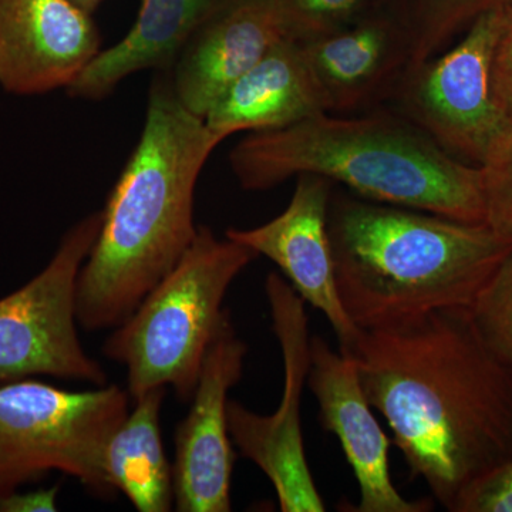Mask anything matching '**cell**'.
<instances>
[{
  "label": "cell",
  "mask_w": 512,
  "mask_h": 512,
  "mask_svg": "<svg viewBox=\"0 0 512 512\" xmlns=\"http://www.w3.org/2000/svg\"><path fill=\"white\" fill-rule=\"evenodd\" d=\"M100 225L101 211L76 222L49 264L0 299V384L33 376L107 384L103 367L80 342L76 315L77 279Z\"/></svg>",
  "instance_id": "8"
},
{
  "label": "cell",
  "mask_w": 512,
  "mask_h": 512,
  "mask_svg": "<svg viewBox=\"0 0 512 512\" xmlns=\"http://www.w3.org/2000/svg\"><path fill=\"white\" fill-rule=\"evenodd\" d=\"M165 393L167 387H157L134 400L136 407L106 448L107 480L138 512H168L174 507V471L165 456L160 426Z\"/></svg>",
  "instance_id": "18"
},
{
  "label": "cell",
  "mask_w": 512,
  "mask_h": 512,
  "mask_svg": "<svg viewBox=\"0 0 512 512\" xmlns=\"http://www.w3.org/2000/svg\"><path fill=\"white\" fill-rule=\"evenodd\" d=\"M59 485L19 493L18 490L0 497V512H53L57 511Z\"/></svg>",
  "instance_id": "25"
},
{
  "label": "cell",
  "mask_w": 512,
  "mask_h": 512,
  "mask_svg": "<svg viewBox=\"0 0 512 512\" xmlns=\"http://www.w3.org/2000/svg\"><path fill=\"white\" fill-rule=\"evenodd\" d=\"M248 346L225 309L191 397L175 431L174 507L180 512L231 511L234 451L228 429V393L244 373Z\"/></svg>",
  "instance_id": "10"
},
{
  "label": "cell",
  "mask_w": 512,
  "mask_h": 512,
  "mask_svg": "<svg viewBox=\"0 0 512 512\" xmlns=\"http://www.w3.org/2000/svg\"><path fill=\"white\" fill-rule=\"evenodd\" d=\"M328 232L343 309L359 329L470 309L512 251L471 224L332 191Z\"/></svg>",
  "instance_id": "3"
},
{
  "label": "cell",
  "mask_w": 512,
  "mask_h": 512,
  "mask_svg": "<svg viewBox=\"0 0 512 512\" xmlns=\"http://www.w3.org/2000/svg\"><path fill=\"white\" fill-rule=\"evenodd\" d=\"M291 201L282 214L256 228H229L225 237L274 262L295 292L328 319L348 353L360 330L343 309L336 286L328 232L333 183L319 175H299Z\"/></svg>",
  "instance_id": "11"
},
{
  "label": "cell",
  "mask_w": 512,
  "mask_h": 512,
  "mask_svg": "<svg viewBox=\"0 0 512 512\" xmlns=\"http://www.w3.org/2000/svg\"><path fill=\"white\" fill-rule=\"evenodd\" d=\"M130 399L109 383L84 392L30 379L0 384V497L50 471L101 497L113 494L104 457Z\"/></svg>",
  "instance_id": "6"
},
{
  "label": "cell",
  "mask_w": 512,
  "mask_h": 512,
  "mask_svg": "<svg viewBox=\"0 0 512 512\" xmlns=\"http://www.w3.org/2000/svg\"><path fill=\"white\" fill-rule=\"evenodd\" d=\"M510 3L512 0H373L376 12L393 20L406 35L413 64L444 52L478 18Z\"/></svg>",
  "instance_id": "19"
},
{
  "label": "cell",
  "mask_w": 512,
  "mask_h": 512,
  "mask_svg": "<svg viewBox=\"0 0 512 512\" xmlns=\"http://www.w3.org/2000/svg\"><path fill=\"white\" fill-rule=\"evenodd\" d=\"M284 39L276 0H232L175 57L167 72L175 97L204 120L221 97Z\"/></svg>",
  "instance_id": "14"
},
{
  "label": "cell",
  "mask_w": 512,
  "mask_h": 512,
  "mask_svg": "<svg viewBox=\"0 0 512 512\" xmlns=\"http://www.w3.org/2000/svg\"><path fill=\"white\" fill-rule=\"evenodd\" d=\"M301 46L326 111L339 116L386 107L413 64L402 29L376 10L352 28Z\"/></svg>",
  "instance_id": "15"
},
{
  "label": "cell",
  "mask_w": 512,
  "mask_h": 512,
  "mask_svg": "<svg viewBox=\"0 0 512 512\" xmlns=\"http://www.w3.org/2000/svg\"><path fill=\"white\" fill-rule=\"evenodd\" d=\"M221 141L181 106L170 76L148 90L143 133L106 207L76 291L80 328L114 329L131 315L191 247L195 188Z\"/></svg>",
  "instance_id": "2"
},
{
  "label": "cell",
  "mask_w": 512,
  "mask_h": 512,
  "mask_svg": "<svg viewBox=\"0 0 512 512\" xmlns=\"http://www.w3.org/2000/svg\"><path fill=\"white\" fill-rule=\"evenodd\" d=\"M101 50L92 15L72 0H0V86L6 92L67 90Z\"/></svg>",
  "instance_id": "12"
},
{
  "label": "cell",
  "mask_w": 512,
  "mask_h": 512,
  "mask_svg": "<svg viewBox=\"0 0 512 512\" xmlns=\"http://www.w3.org/2000/svg\"><path fill=\"white\" fill-rule=\"evenodd\" d=\"M72 2L86 10V12H89L90 15H93L94 10L99 8L100 3L103 2V0H72Z\"/></svg>",
  "instance_id": "26"
},
{
  "label": "cell",
  "mask_w": 512,
  "mask_h": 512,
  "mask_svg": "<svg viewBox=\"0 0 512 512\" xmlns=\"http://www.w3.org/2000/svg\"><path fill=\"white\" fill-rule=\"evenodd\" d=\"M468 312L485 345L512 375V251Z\"/></svg>",
  "instance_id": "21"
},
{
  "label": "cell",
  "mask_w": 512,
  "mask_h": 512,
  "mask_svg": "<svg viewBox=\"0 0 512 512\" xmlns=\"http://www.w3.org/2000/svg\"><path fill=\"white\" fill-rule=\"evenodd\" d=\"M232 0H140L136 22L116 45L99 56L66 90L76 99L110 96L131 74L168 72L181 47Z\"/></svg>",
  "instance_id": "17"
},
{
  "label": "cell",
  "mask_w": 512,
  "mask_h": 512,
  "mask_svg": "<svg viewBox=\"0 0 512 512\" xmlns=\"http://www.w3.org/2000/svg\"><path fill=\"white\" fill-rule=\"evenodd\" d=\"M510 5L478 18L450 49L410 66L386 106L448 156L474 167L512 131L493 90L495 47Z\"/></svg>",
  "instance_id": "7"
},
{
  "label": "cell",
  "mask_w": 512,
  "mask_h": 512,
  "mask_svg": "<svg viewBox=\"0 0 512 512\" xmlns=\"http://www.w3.org/2000/svg\"><path fill=\"white\" fill-rule=\"evenodd\" d=\"M328 113L301 43L284 39L245 73L204 121L218 140L278 130Z\"/></svg>",
  "instance_id": "16"
},
{
  "label": "cell",
  "mask_w": 512,
  "mask_h": 512,
  "mask_svg": "<svg viewBox=\"0 0 512 512\" xmlns=\"http://www.w3.org/2000/svg\"><path fill=\"white\" fill-rule=\"evenodd\" d=\"M229 164L247 191L313 174L365 200L487 222L481 168L448 156L389 107L350 116L322 113L251 133L232 148Z\"/></svg>",
  "instance_id": "4"
},
{
  "label": "cell",
  "mask_w": 512,
  "mask_h": 512,
  "mask_svg": "<svg viewBox=\"0 0 512 512\" xmlns=\"http://www.w3.org/2000/svg\"><path fill=\"white\" fill-rule=\"evenodd\" d=\"M450 511L512 512V458L464 488Z\"/></svg>",
  "instance_id": "23"
},
{
  "label": "cell",
  "mask_w": 512,
  "mask_h": 512,
  "mask_svg": "<svg viewBox=\"0 0 512 512\" xmlns=\"http://www.w3.org/2000/svg\"><path fill=\"white\" fill-rule=\"evenodd\" d=\"M308 384L319 404L323 429L338 437L359 484L355 512H427L430 498L407 500L390 477V439L367 402L355 360L313 336Z\"/></svg>",
  "instance_id": "13"
},
{
  "label": "cell",
  "mask_w": 512,
  "mask_h": 512,
  "mask_svg": "<svg viewBox=\"0 0 512 512\" xmlns=\"http://www.w3.org/2000/svg\"><path fill=\"white\" fill-rule=\"evenodd\" d=\"M286 39L305 43L352 28L375 12L373 0H276Z\"/></svg>",
  "instance_id": "20"
},
{
  "label": "cell",
  "mask_w": 512,
  "mask_h": 512,
  "mask_svg": "<svg viewBox=\"0 0 512 512\" xmlns=\"http://www.w3.org/2000/svg\"><path fill=\"white\" fill-rule=\"evenodd\" d=\"M265 292L284 357V394L276 412L269 416H259L229 400V436L241 456L271 481L282 512H323L326 505L309 468L301 424L302 394L311 370L306 302L276 272L266 276Z\"/></svg>",
  "instance_id": "9"
},
{
  "label": "cell",
  "mask_w": 512,
  "mask_h": 512,
  "mask_svg": "<svg viewBox=\"0 0 512 512\" xmlns=\"http://www.w3.org/2000/svg\"><path fill=\"white\" fill-rule=\"evenodd\" d=\"M480 168L487 224L512 242V131Z\"/></svg>",
  "instance_id": "22"
},
{
  "label": "cell",
  "mask_w": 512,
  "mask_h": 512,
  "mask_svg": "<svg viewBox=\"0 0 512 512\" xmlns=\"http://www.w3.org/2000/svg\"><path fill=\"white\" fill-rule=\"evenodd\" d=\"M343 355L355 360L367 402L386 419L410 473L446 510L512 458V375L468 309L362 329Z\"/></svg>",
  "instance_id": "1"
},
{
  "label": "cell",
  "mask_w": 512,
  "mask_h": 512,
  "mask_svg": "<svg viewBox=\"0 0 512 512\" xmlns=\"http://www.w3.org/2000/svg\"><path fill=\"white\" fill-rule=\"evenodd\" d=\"M256 258L252 249L198 227L173 271L104 342V356L126 367L131 399L173 387L178 399L191 400L205 352L224 316L225 296Z\"/></svg>",
  "instance_id": "5"
},
{
  "label": "cell",
  "mask_w": 512,
  "mask_h": 512,
  "mask_svg": "<svg viewBox=\"0 0 512 512\" xmlns=\"http://www.w3.org/2000/svg\"><path fill=\"white\" fill-rule=\"evenodd\" d=\"M493 90L495 100L512 119V3L495 47Z\"/></svg>",
  "instance_id": "24"
}]
</instances>
